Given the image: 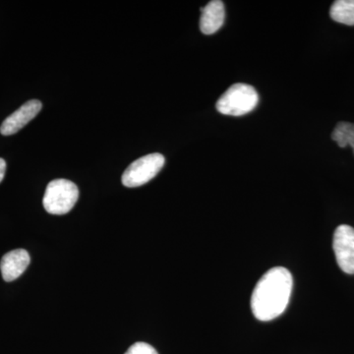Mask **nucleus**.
<instances>
[{
    "mask_svg": "<svg viewBox=\"0 0 354 354\" xmlns=\"http://www.w3.org/2000/svg\"><path fill=\"white\" fill-rule=\"evenodd\" d=\"M292 288V274L286 268L274 267L266 272L251 297L255 318L268 322L281 316L290 304Z\"/></svg>",
    "mask_w": 354,
    "mask_h": 354,
    "instance_id": "f257e3e1",
    "label": "nucleus"
},
{
    "mask_svg": "<svg viewBox=\"0 0 354 354\" xmlns=\"http://www.w3.org/2000/svg\"><path fill=\"white\" fill-rule=\"evenodd\" d=\"M259 102V95L252 86L236 83L228 88L216 102L218 113L225 115L241 116L251 113Z\"/></svg>",
    "mask_w": 354,
    "mask_h": 354,
    "instance_id": "f03ea898",
    "label": "nucleus"
},
{
    "mask_svg": "<svg viewBox=\"0 0 354 354\" xmlns=\"http://www.w3.org/2000/svg\"><path fill=\"white\" fill-rule=\"evenodd\" d=\"M79 198L76 184L67 179H55L48 183L44 193V209L51 215H65L75 206Z\"/></svg>",
    "mask_w": 354,
    "mask_h": 354,
    "instance_id": "7ed1b4c3",
    "label": "nucleus"
},
{
    "mask_svg": "<svg viewBox=\"0 0 354 354\" xmlns=\"http://www.w3.org/2000/svg\"><path fill=\"white\" fill-rule=\"evenodd\" d=\"M165 157L162 153H153L144 156L133 162L123 172V185L134 188L144 185L152 180L164 167Z\"/></svg>",
    "mask_w": 354,
    "mask_h": 354,
    "instance_id": "20e7f679",
    "label": "nucleus"
},
{
    "mask_svg": "<svg viewBox=\"0 0 354 354\" xmlns=\"http://www.w3.org/2000/svg\"><path fill=\"white\" fill-rule=\"evenodd\" d=\"M333 248L337 265L346 274H354V228L342 225L335 230Z\"/></svg>",
    "mask_w": 354,
    "mask_h": 354,
    "instance_id": "39448f33",
    "label": "nucleus"
},
{
    "mask_svg": "<svg viewBox=\"0 0 354 354\" xmlns=\"http://www.w3.org/2000/svg\"><path fill=\"white\" fill-rule=\"evenodd\" d=\"M41 108L43 104L38 100H31L26 102L2 122L0 133L4 136H10L20 131L30 121L38 115Z\"/></svg>",
    "mask_w": 354,
    "mask_h": 354,
    "instance_id": "423d86ee",
    "label": "nucleus"
},
{
    "mask_svg": "<svg viewBox=\"0 0 354 354\" xmlns=\"http://www.w3.org/2000/svg\"><path fill=\"white\" fill-rule=\"evenodd\" d=\"M29 253L24 249L10 251L2 257L0 262V271L6 281H13L22 276L30 264Z\"/></svg>",
    "mask_w": 354,
    "mask_h": 354,
    "instance_id": "0eeeda50",
    "label": "nucleus"
},
{
    "mask_svg": "<svg viewBox=\"0 0 354 354\" xmlns=\"http://www.w3.org/2000/svg\"><path fill=\"white\" fill-rule=\"evenodd\" d=\"M201 11L200 30L205 35L215 34L225 22V10L223 2L220 0L209 1L206 6L202 7Z\"/></svg>",
    "mask_w": 354,
    "mask_h": 354,
    "instance_id": "6e6552de",
    "label": "nucleus"
},
{
    "mask_svg": "<svg viewBox=\"0 0 354 354\" xmlns=\"http://www.w3.org/2000/svg\"><path fill=\"white\" fill-rule=\"evenodd\" d=\"M330 15L335 22L354 26V0H337L330 6Z\"/></svg>",
    "mask_w": 354,
    "mask_h": 354,
    "instance_id": "1a4fd4ad",
    "label": "nucleus"
},
{
    "mask_svg": "<svg viewBox=\"0 0 354 354\" xmlns=\"http://www.w3.org/2000/svg\"><path fill=\"white\" fill-rule=\"evenodd\" d=\"M332 139L341 148L351 146L354 153V123L344 121L337 123L332 133Z\"/></svg>",
    "mask_w": 354,
    "mask_h": 354,
    "instance_id": "9d476101",
    "label": "nucleus"
},
{
    "mask_svg": "<svg viewBox=\"0 0 354 354\" xmlns=\"http://www.w3.org/2000/svg\"><path fill=\"white\" fill-rule=\"evenodd\" d=\"M124 354H158V351L146 342H136L132 344Z\"/></svg>",
    "mask_w": 354,
    "mask_h": 354,
    "instance_id": "9b49d317",
    "label": "nucleus"
},
{
    "mask_svg": "<svg viewBox=\"0 0 354 354\" xmlns=\"http://www.w3.org/2000/svg\"><path fill=\"white\" fill-rule=\"evenodd\" d=\"M6 172V162L3 158H0V183L3 180Z\"/></svg>",
    "mask_w": 354,
    "mask_h": 354,
    "instance_id": "f8f14e48",
    "label": "nucleus"
}]
</instances>
